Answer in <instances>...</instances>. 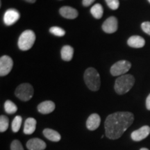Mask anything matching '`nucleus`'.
<instances>
[{
	"label": "nucleus",
	"mask_w": 150,
	"mask_h": 150,
	"mask_svg": "<svg viewBox=\"0 0 150 150\" xmlns=\"http://www.w3.org/2000/svg\"><path fill=\"white\" fill-rule=\"evenodd\" d=\"M61 58L65 61H70L74 55V49L70 45H65L61 49Z\"/></svg>",
	"instance_id": "nucleus-17"
},
{
	"label": "nucleus",
	"mask_w": 150,
	"mask_h": 150,
	"mask_svg": "<svg viewBox=\"0 0 150 150\" xmlns=\"http://www.w3.org/2000/svg\"><path fill=\"white\" fill-rule=\"evenodd\" d=\"M36 120L33 117H29L26 120L24 127V133L27 135L32 134L36 128Z\"/></svg>",
	"instance_id": "nucleus-16"
},
{
	"label": "nucleus",
	"mask_w": 150,
	"mask_h": 150,
	"mask_svg": "<svg viewBox=\"0 0 150 150\" xmlns=\"http://www.w3.org/2000/svg\"><path fill=\"white\" fill-rule=\"evenodd\" d=\"M140 150H149V149H148L147 148H142V149H140Z\"/></svg>",
	"instance_id": "nucleus-30"
},
{
	"label": "nucleus",
	"mask_w": 150,
	"mask_h": 150,
	"mask_svg": "<svg viewBox=\"0 0 150 150\" xmlns=\"http://www.w3.org/2000/svg\"><path fill=\"white\" fill-rule=\"evenodd\" d=\"M106 4L112 10H117L120 6L119 0H105Z\"/></svg>",
	"instance_id": "nucleus-24"
},
{
	"label": "nucleus",
	"mask_w": 150,
	"mask_h": 150,
	"mask_svg": "<svg viewBox=\"0 0 150 150\" xmlns=\"http://www.w3.org/2000/svg\"><path fill=\"white\" fill-rule=\"evenodd\" d=\"M55 109V104L52 101H45L38 106V110L42 114H49Z\"/></svg>",
	"instance_id": "nucleus-14"
},
{
	"label": "nucleus",
	"mask_w": 150,
	"mask_h": 150,
	"mask_svg": "<svg viewBox=\"0 0 150 150\" xmlns=\"http://www.w3.org/2000/svg\"><path fill=\"white\" fill-rule=\"evenodd\" d=\"M135 78L131 74H124L115 81L114 88L118 95H124L130 91L134 86Z\"/></svg>",
	"instance_id": "nucleus-2"
},
{
	"label": "nucleus",
	"mask_w": 150,
	"mask_h": 150,
	"mask_svg": "<svg viewBox=\"0 0 150 150\" xmlns=\"http://www.w3.org/2000/svg\"><path fill=\"white\" fill-rule=\"evenodd\" d=\"M146 107H147V110H150V94L148 95L147 99H146Z\"/></svg>",
	"instance_id": "nucleus-28"
},
{
	"label": "nucleus",
	"mask_w": 150,
	"mask_h": 150,
	"mask_svg": "<svg viewBox=\"0 0 150 150\" xmlns=\"http://www.w3.org/2000/svg\"><path fill=\"white\" fill-rule=\"evenodd\" d=\"M11 150H24L21 142L18 140H15L11 145Z\"/></svg>",
	"instance_id": "nucleus-25"
},
{
	"label": "nucleus",
	"mask_w": 150,
	"mask_h": 150,
	"mask_svg": "<svg viewBox=\"0 0 150 150\" xmlns=\"http://www.w3.org/2000/svg\"><path fill=\"white\" fill-rule=\"evenodd\" d=\"M50 32L58 37H63L65 34V31L61 27H52L50 29Z\"/></svg>",
	"instance_id": "nucleus-23"
},
{
	"label": "nucleus",
	"mask_w": 150,
	"mask_h": 150,
	"mask_svg": "<svg viewBox=\"0 0 150 150\" xmlns=\"http://www.w3.org/2000/svg\"><path fill=\"white\" fill-rule=\"evenodd\" d=\"M59 13L61 15V16H63V18L70 19V20L76 18L79 15L78 11L75 8L70 6L61 7L59 10Z\"/></svg>",
	"instance_id": "nucleus-13"
},
{
	"label": "nucleus",
	"mask_w": 150,
	"mask_h": 150,
	"mask_svg": "<svg viewBox=\"0 0 150 150\" xmlns=\"http://www.w3.org/2000/svg\"><path fill=\"white\" fill-rule=\"evenodd\" d=\"M22 122V118L21 116L17 115L14 118L12 122V130L14 133H17L20 130V127H21Z\"/></svg>",
	"instance_id": "nucleus-21"
},
{
	"label": "nucleus",
	"mask_w": 150,
	"mask_h": 150,
	"mask_svg": "<svg viewBox=\"0 0 150 150\" xmlns=\"http://www.w3.org/2000/svg\"><path fill=\"white\" fill-rule=\"evenodd\" d=\"M131 67V63L128 61L122 60L117 61L110 67V72L112 76H122L126 74V73L130 70Z\"/></svg>",
	"instance_id": "nucleus-6"
},
{
	"label": "nucleus",
	"mask_w": 150,
	"mask_h": 150,
	"mask_svg": "<svg viewBox=\"0 0 150 150\" xmlns=\"http://www.w3.org/2000/svg\"><path fill=\"white\" fill-rule=\"evenodd\" d=\"M33 93H34V91H33V86L27 83L20 84L17 87L15 91L16 96L24 102H27L32 98Z\"/></svg>",
	"instance_id": "nucleus-5"
},
{
	"label": "nucleus",
	"mask_w": 150,
	"mask_h": 150,
	"mask_svg": "<svg viewBox=\"0 0 150 150\" xmlns=\"http://www.w3.org/2000/svg\"><path fill=\"white\" fill-rule=\"evenodd\" d=\"M9 125L8 118L5 115L0 116V131L1 133L4 132L8 129Z\"/></svg>",
	"instance_id": "nucleus-22"
},
{
	"label": "nucleus",
	"mask_w": 150,
	"mask_h": 150,
	"mask_svg": "<svg viewBox=\"0 0 150 150\" xmlns=\"http://www.w3.org/2000/svg\"><path fill=\"white\" fill-rule=\"evenodd\" d=\"M84 81L91 91H99L101 86V79L99 74L96 69L93 67H89L85 71Z\"/></svg>",
	"instance_id": "nucleus-3"
},
{
	"label": "nucleus",
	"mask_w": 150,
	"mask_h": 150,
	"mask_svg": "<svg viewBox=\"0 0 150 150\" xmlns=\"http://www.w3.org/2000/svg\"><path fill=\"white\" fill-rule=\"evenodd\" d=\"M134 120V114L130 112H116L110 114L104 123L106 136L111 140L118 139L132 125Z\"/></svg>",
	"instance_id": "nucleus-1"
},
{
	"label": "nucleus",
	"mask_w": 150,
	"mask_h": 150,
	"mask_svg": "<svg viewBox=\"0 0 150 150\" xmlns=\"http://www.w3.org/2000/svg\"><path fill=\"white\" fill-rule=\"evenodd\" d=\"M24 1H27V2H29V3L33 4V3L35 2V1H36V0H24Z\"/></svg>",
	"instance_id": "nucleus-29"
},
{
	"label": "nucleus",
	"mask_w": 150,
	"mask_h": 150,
	"mask_svg": "<svg viewBox=\"0 0 150 150\" xmlns=\"http://www.w3.org/2000/svg\"><path fill=\"white\" fill-rule=\"evenodd\" d=\"M150 134V127L149 126H143L138 130L133 131L131 133V137L134 141H140L144 140L149 136Z\"/></svg>",
	"instance_id": "nucleus-10"
},
{
	"label": "nucleus",
	"mask_w": 150,
	"mask_h": 150,
	"mask_svg": "<svg viewBox=\"0 0 150 150\" xmlns=\"http://www.w3.org/2000/svg\"><path fill=\"white\" fill-rule=\"evenodd\" d=\"M13 66V61L10 56L4 55L0 59V76H4L8 74Z\"/></svg>",
	"instance_id": "nucleus-7"
},
{
	"label": "nucleus",
	"mask_w": 150,
	"mask_h": 150,
	"mask_svg": "<svg viewBox=\"0 0 150 150\" xmlns=\"http://www.w3.org/2000/svg\"><path fill=\"white\" fill-rule=\"evenodd\" d=\"M127 44L133 48H142L145 46V40L139 35H133L128 39Z\"/></svg>",
	"instance_id": "nucleus-15"
},
{
	"label": "nucleus",
	"mask_w": 150,
	"mask_h": 150,
	"mask_svg": "<svg viewBox=\"0 0 150 150\" xmlns=\"http://www.w3.org/2000/svg\"><path fill=\"white\" fill-rule=\"evenodd\" d=\"M141 28L144 32L150 35V22H144L141 24Z\"/></svg>",
	"instance_id": "nucleus-26"
},
{
	"label": "nucleus",
	"mask_w": 150,
	"mask_h": 150,
	"mask_svg": "<svg viewBox=\"0 0 150 150\" xmlns=\"http://www.w3.org/2000/svg\"><path fill=\"white\" fill-rule=\"evenodd\" d=\"M148 1H149V2L150 3V0H148Z\"/></svg>",
	"instance_id": "nucleus-31"
},
{
	"label": "nucleus",
	"mask_w": 150,
	"mask_h": 150,
	"mask_svg": "<svg viewBox=\"0 0 150 150\" xmlns=\"http://www.w3.org/2000/svg\"><path fill=\"white\" fill-rule=\"evenodd\" d=\"M95 1V0H83V1H82V4H83L84 6L87 7L91 6Z\"/></svg>",
	"instance_id": "nucleus-27"
},
{
	"label": "nucleus",
	"mask_w": 150,
	"mask_h": 150,
	"mask_svg": "<svg viewBox=\"0 0 150 150\" xmlns=\"http://www.w3.org/2000/svg\"><path fill=\"white\" fill-rule=\"evenodd\" d=\"M43 135L48 140L53 142H59L61 140V137L59 132L52 129H45L43 131Z\"/></svg>",
	"instance_id": "nucleus-18"
},
{
	"label": "nucleus",
	"mask_w": 150,
	"mask_h": 150,
	"mask_svg": "<svg viewBox=\"0 0 150 150\" xmlns=\"http://www.w3.org/2000/svg\"><path fill=\"white\" fill-rule=\"evenodd\" d=\"M101 123V118L98 114H91L86 121V127L91 131H94L99 127Z\"/></svg>",
	"instance_id": "nucleus-11"
},
{
	"label": "nucleus",
	"mask_w": 150,
	"mask_h": 150,
	"mask_svg": "<svg viewBox=\"0 0 150 150\" xmlns=\"http://www.w3.org/2000/svg\"><path fill=\"white\" fill-rule=\"evenodd\" d=\"M35 41V33L32 30H26L19 37L18 47L22 51H27L32 47Z\"/></svg>",
	"instance_id": "nucleus-4"
},
{
	"label": "nucleus",
	"mask_w": 150,
	"mask_h": 150,
	"mask_svg": "<svg viewBox=\"0 0 150 150\" xmlns=\"http://www.w3.org/2000/svg\"><path fill=\"white\" fill-rule=\"evenodd\" d=\"M102 29L106 33H113L116 32L118 28L117 19L111 16L105 20L102 24Z\"/></svg>",
	"instance_id": "nucleus-9"
},
{
	"label": "nucleus",
	"mask_w": 150,
	"mask_h": 150,
	"mask_svg": "<svg viewBox=\"0 0 150 150\" xmlns=\"http://www.w3.org/2000/svg\"><path fill=\"white\" fill-rule=\"evenodd\" d=\"M29 150H44L46 148V143L40 138H32L27 143Z\"/></svg>",
	"instance_id": "nucleus-12"
},
{
	"label": "nucleus",
	"mask_w": 150,
	"mask_h": 150,
	"mask_svg": "<svg viewBox=\"0 0 150 150\" xmlns=\"http://www.w3.org/2000/svg\"><path fill=\"white\" fill-rule=\"evenodd\" d=\"M91 13L94 18L96 19H100L103 16L104 9L100 4H96L91 8Z\"/></svg>",
	"instance_id": "nucleus-19"
},
{
	"label": "nucleus",
	"mask_w": 150,
	"mask_h": 150,
	"mask_svg": "<svg viewBox=\"0 0 150 150\" xmlns=\"http://www.w3.org/2000/svg\"><path fill=\"white\" fill-rule=\"evenodd\" d=\"M20 18V14L16 9L10 8L5 12L4 16V22L6 26L14 24Z\"/></svg>",
	"instance_id": "nucleus-8"
},
{
	"label": "nucleus",
	"mask_w": 150,
	"mask_h": 150,
	"mask_svg": "<svg viewBox=\"0 0 150 150\" xmlns=\"http://www.w3.org/2000/svg\"><path fill=\"white\" fill-rule=\"evenodd\" d=\"M4 110L8 114H13L17 112L18 107L13 102H11V100L6 101L4 104Z\"/></svg>",
	"instance_id": "nucleus-20"
}]
</instances>
